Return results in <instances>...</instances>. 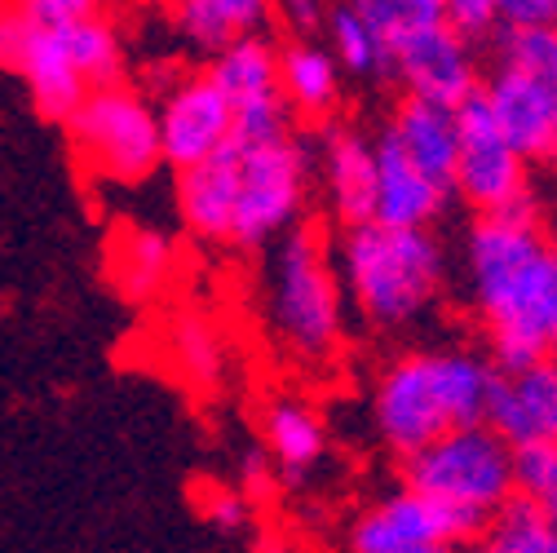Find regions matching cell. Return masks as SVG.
Here are the masks:
<instances>
[{"label": "cell", "instance_id": "cell-11", "mask_svg": "<svg viewBox=\"0 0 557 553\" xmlns=\"http://www.w3.org/2000/svg\"><path fill=\"white\" fill-rule=\"evenodd\" d=\"M160 120V156L173 173H186L203 160L222 156L235 143V111L208 72L177 76L156 102Z\"/></svg>", "mask_w": 557, "mask_h": 553}, {"label": "cell", "instance_id": "cell-19", "mask_svg": "<svg viewBox=\"0 0 557 553\" xmlns=\"http://www.w3.org/2000/svg\"><path fill=\"white\" fill-rule=\"evenodd\" d=\"M177 239L156 226H124L107 244V280L128 306H147L169 293L177 274Z\"/></svg>", "mask_w": 557, "mask_h": 553}, {"label": "cell", "instance_id": "cell-13", "mask_svg": "<svg viewBox=\"0 0 557 553\" xmlns=\"http://www.w3.org/2000/svg\"><path fill=\"white\" fill-rule=\"evenodd\" d=\"M314 186L323 191V209L332 222L359 226L376 209V137L355 124H323L314 143Z\"/></svg>", "mask_w": 557, "mask_h": 553}, {"label": "cell", "instance_id": "cell-25", "mask_svg": "<svg viewBox=\"0 0 557 553\" xmlns=\"http://www.w3.org/2000/svg\"><path fill=\"white\" fill-rule=\"evenodd\" d=\"M58 36H62L66 58H72V66L81 72V81L89 89L124 81V36L107 14H94L85 23L62 27Z\"/></svg>", "mask_w": 557, "mask_h": 553}, {"label": "cell", "instance_id": "cell-34", "mask_svg": "<svg viewBox=\"0 0 557 553\" xmlns=\"http://www.w3.org/2000/svg\"><path fill=\"white\" fill-rule=\"evenodd\" d=\"M327 0H274V19L293 36H319L327 23Z\"/></svg>", "mask_w": 557, "mask_h": 553}, {"label": "cell", "instance_id": "cell-21", "mask_svg": "<svg viewBox=\"0 0 557 553\" xmlns=\"http://www.w3.org/2000/svg\"><path fill=\"white\" fill-rule=\"evenodd\" d=\"M385 133L403 147V156L416 169H425L438 186L451 191V182H456V156H460V128H456V111L451 107L421 102V98H403L394 107Z\"/></svg>", "mask_w": 557, "mask_h": 553}, {"label": "cell", "instance_id": "cell-8", "mask_svg": "<svg viewBox=\"0 0 557 553\" xmlns=\"http://www.w3.org/2000/svg\"><path fill=\"white\" fill-rule=\"evenodd\" d=\"M460 128V156H456V182L451 191L469 204L478 218L518 213L531 209V164L505 143L492 111L473 94L465 107H456Z\"/></svg>", "mask_w": 557, "mask_h": 553}, {"label": "cell", "instance_id": "cell-15", "mask_svg": "<svg viewBox=\"0 0 557 553\" xmlns=\"http://www.w3.org/2000/svg\"><path fill=\"white\" fill-rule=\"evenodd\" d=\"M482 421L509 447L557 443V364L540 359L522 372H496Z\"/></svg>", "mask_w": 557, "mask_h": 553}, {"label": "cell", "instance_id": "cell-24", "mask_svg": "<svg viewBox=\"0 0 557 553\" xmlns=\"http://www.w3.org/2000/svg\"><path fill=\"white\" fill-rule=\"evenodd\" d=\"M319 40L327 45V53L336 58V66L355 81H389V36L355 5V0H341L327 10V23L319 32Z\"/></svg>", "mask_w": 557, "mask_h": 553}, {"label": "cell", "instance_id": "cell-30", "mask_svg": "<svg viewBox=\"0 0 557 553\" xmlns=\"http://www.w3.org/2000/svg\"><path fill=\"white\" fill-rule=\"evenodd\" d=\"M195 509L203 523H213L222 531H239L252 518V501L244 496V488H231V482H208V488H199Z\"/></svg>", "mask_w": 557, "mask_h": 553}, {"label": "cell", "instance_id": "cell-23", "mask_svg": "<svg viewBox=\"0 0 557 553\" xmlns=\"http://www.w3.org/2000/svg\"><path fill=\"white\" fill-rule=\"evenodd\" d=\"M169 14L190 49L213 58L235 40L265 36L274 23V0H169Z\"/></svg>", "mask_w": 557, "mask_h": 553}, {"label": "cell", "instance_id": "cell-1", "mask_svg": "<svg viewBox=\"0 0 557 553\" xmlns=\"http://www.w3.org/2000/svg\"><path fill=\"white\" fill-rule=\"evenodd\" d=\"M465 288L496 372L548 359L557 336V239L540 226L535 204L473 218L465 231Z\"/></svg>", "mask_w": 557, "mask_h": 553}, {"label": "cell", "instance_id": "cell-7", "mask_svg": "<svg viewBox=\"0 0 557 553\" xmlns=\"http://www.w3.org/2000/svg\"><path fill=\"white\" fill-rule=\"evenodd\" d=\"M81 169L111 186H137L156 177L160 156V120L156 102L128 81L98 85L62 124Z\"/></svg>", "mask_w": 557, "mask_h": 553}, {"label": "cell", "instance_id": "cell-37", "mask_svg": "<svg viewBox=\"0 0 557 553\" xmlns=\"http://www.w3.org/2000/svg\"><path fill=\"white\" fill-rule=\"evenodd\" d=\"M548 359H553V364H557V336H553V345H548Z\"/></svg>", "mask_w": 557, "mask_h": 553}, {"label": "cell", "instance_id": "cell-38", "mask_svg": "<svg viewBox=\"0 0 557 553\" xmlns=\"http://www.w3.org/2000/svg\"><path fill=\"white\" fill-rule=\"evenodd\" d=\"M124 5H143V0H124Z\"/></svg>", "mask_w": 557, "mask_h": 553}, {"label": "cell", "instance_id": "cell-36", "mask_svg": "<svg viewBox=\"0 0 557 553\" xmlns=\"http://www.w3.org/2000/svg\"><path fill=\"white\" fill-rule=\"evenodd\" d=\"M553 98H557V85H553ZM553 160H557V124H553Z\"/></svg>", "mask_w": 557, "mask_h": 553}, {"label": "cell", "instance_id": "cell-5", "mask_svg": "<svg viewBox=\"0 0 557 553\" xmlns=\"http://www.w3.org/2000/svg\"><path fill=\"white\" fill-rule=\"evenodd\" d=\"M231 173V231L226 248H270L301 226L314 195V143L288 128L274 137H235L222 151Z\"/></svg>", "mask_w": 557, "mask_h": 553}, {"label": "cell", "instance_id": "cell-16", "mask_svg": "<svg viewBox=\"0 0 557 553\" xmlns=\"http://www.w3.org/2000/svg\"><path fill=\"white\" fill-rule=\"evenodd\" d=\"M456 195L438 186L425 169H416L403 147L381 128L376 133V209L372 222L398 226V231H434V222L447 213Z\"/></svg>", "mask_w": 557, "mask_h": 553}, {"label": "cell", "instance_id": "cell-2", "mask_svg": "<svg viewBox=\"0 0 557 553\" xmlns=\"http://www.w3.org/2000/svg\"><path fill=\"white\" fill-rule=\"evenodd\" d=\"M496 368L469 345H421L381 368L372 381L368 417L376 439L398 456H416L434 439L478 426L486 417Z\"/></svg>", "mask_w": 557, "mask_h": 553}, {"label": "cell", "instance_id": "cell-14", "mask_svg": "<svg viewBox=\"0 0 557 553\" xmlns=\"http://www.w3.org/2000/svg\"><path fill=\"white\" fill-rule=\"evenodd\" d=\"M478 98H482L486 111H492L496 128L505 133V143L527 164L553 160V124H557L553 85H544V81H535L527 72H513V66L496 62L492 72L482 76Z\"/></svg>", "mask_w": 557, "mask_h": 553}, {"label": "cell", "instance_id": "cell-33", "mask_svg": "<svg viewBox=\"0 0 557 553\" xmlns=\"http://www.w3.org/2000/svg\"><path fill=\"white\" fill-rule=\"evenodd\" d=\"M500 32H557V0H496Z\"/></svg>", "mask_w": 557, "mask_h": 553}, {"label": "cell", "instance_id": "cell-12", "mask_svg": "<svg viewBox=\"0 0 557 553\" xmlns=\"http://www.w3.org/2000/svg\"><path fill=\"white\" fill-rule=\"evenodd\" d=\"M203 72L235 111V137H274L293 128V115L278 98V45L270 36L226 45L208 58Z\"/></svg>", "mask_w": 557, "mask_h": 553}, {"label": "cell", "instance_id": "cell-35", "mask_svg": "<svg viewBox=\"0 0 557 553\" xmlns=\"http://www.w3.org/2000/svg\"><path fill=\"white\" fill-rule=\"evenodd\" d=\"M278 488V474H274V465L265 460V452H252L248 460H244V496L257 505L261 496H270Z\"/></svg>", "mask_w": 557, "mask_h": 553}, {"label": "cell", "instance_id": "cell-10", "mask_svg": "<svg viewBox=\"0 0 557 553\" xmlns=\"http://www.w3.org/2000/svg\"><path fill=\"white\" fill-rule=\"evenodd\" d=\"M389 81L403 85V98H421L438 107H465L478 85V53L465 36H456L447 23H421L403 27L389 45Z\"/></svg>", "mask_w": 557, "mask_h": 553}, {"label": "cell", "instance_id": "cell-20", "mask_svg": "<svg viewBox=\"0 0 557 553\" xmlns=\"http://www.w3.org/2000/svg\"><path fill=\"white\" fill-rule=\"evenodd\" d=\"M10 72L23 76L32 107L45 120H53V124L72 120V111L89 94V85L81 81V72L72 66V58H66V49H62V36L58 32H45V27H32L27 32V40H23V49H18Z\"/></svg>", "mask_w": 557, "mask_h": 553}, {"label": "cell", "instance_id": "cell-32", "mask_svg": "<svg viewBox=\"0 0 557 553\" xmlns=\"http://www.w3.org/2000/svg\"><path fill=\"white\" fill-rule=\"evenodd\" d=\"M443 23L465 36L469 45L486 40L500 32V14H496V0H443Z\"/></svg>", "mask_w": 557, "mask_h": 553}, {"label": "cell", "instance_id": "cell-27", "mask_svg": "<svg viewBox=\"0 0 557 553\" xmlns=\"http://www.w3.org/2000/svg\"><path fill=\"white\" fill-rule=\"evenodd\" d=\"M513 488L548 518V527H557V443L513 447Z\"/></svg>", "mask_w": 557, "mask_h": 553}, {"label": "cell", "instance_id": "cell-31", "mask_svg": "<svg viewBox=\"0 0 557 553\" xmlns=\"http://www.w3.org/2000/svg\"><path fill=\"white\" fill-rule=\"evenodd\" d=\"M5 5H14L23 19H32L45 32H62L72 23L94 19V14H107L102 0H5Z\"/></svg>", "mask_w": 557, "mask_h": 553}, {"label": "cell", "instance_id": "cell-22", "mask_svg": "<svg viewBox=\"0 0 557 553\" xmlns=\"http://www.w3.org/2000/svg\"><path fill=\"white\" fill-rule=\"evenodd\" d=\"M164 351H169V368L177 372V381L195 394H218L226 385L231 372V341L222 332V323L203 310H177L169 319L164 332Z\"/></svg>", "mask_w": 557, "mask_h": 553}, {"label": "cell", "instance_id": "cell-3", "mask_svg": "<svg viewBox=\"0 0 557 553\" xmlns=\"http://www.w3.org/2000/svg\"><path fill=\"white\" fill-rule=\"evenodd\" d=\"M345 284L332 239L319 226H297L274 239L261 266V319L278 355L301 368H327L345 345Z\"/></svg>", "mask_w": 557, "mask_h": 553}, {"label": "cell", "instance_id": "cell-18", "mask_svg": "<svg viewBox=\"0 0 557 553\" xmlns=\"http://www.w3.org/2000/svg\"><path fill=\"white\" fill-rule=\"evenodd\" d=\"M278 98L293 120L332 124L345 98V72L319 36H293L278 45Z\"/></svg>", "mask_w": 557, "mask_h": 553}, {"label": "cell", "instance_id": "cell-4", "mask_svg": "<svg viewBox=\"0 0 557 553\" xmlns=\"http://www.w3.org/2000/svg\"><path fill=\"white\" fill-rule=\"evenodd\" d=\"M332 253L345 284V302L376 332L416 328L443 297L447 248L434 231L359 222L336 235Z\"/></svg>", "mask_w": 557, "mask_h": 553}, {"label": "cell", "instance_id": "cell-26", "mask_svg": "<svg viewBox=\"0 0 557 553\" xmlns=\"http://www.w3.org/2000/svg\"><path fill=\"white\" fill-rule=\"evenodd\" d=\"M473 553H557V527H548V518L535 505L513 496L509 509H500L482 527Z\"/></svg>", "mask_w": 557, "mask_h": 553}, {"label": "cell", "instance_id": "cell-9", "mask_svg": "<svg viewBox=\"0 0 557 553\" xmlns=\"http://www.w3.org/2000/svg\"><path fill=\"white\" fill-rule=\"evenodd\" d=\"M482 527H473L465 514L398 488L376 496L345 536L350 553H456V544H473Z\"/></svg>", "mask_w": 557, "mask_h": 553}, {"label": "cell", "instance_id": "cell-17", "mask_svg": "<svg viewBox=\"0 0 557 553\" xmlns=\"http://www.w3.org/2000/svg\"><path fill=\"white\" fill-rule=\"evenodd\" d=\"M257 434L278 482H306L327 460V426L319 417V407L297 394L265 398L257 417Z\"/></svg>", "mask_w": 557, "mask_h": 553}, {"label": "cell", "instance_id": "cell-6", "mask_svg": "<svg viewBox=\"0 0 557 553\" xmlns=\"http://www.w3.org/2000/svg\"><path fill=\"white\" fill-rule=\"evenodd\" d=\"M403 488L465 514L473 527H486L518 496L513 447L486 421L451 430L403 460Z\"/></svg>", "mask_w": 557, "mask_h": 553}, {"label": "cell", "instance_id": "cell-29", "mask_svg": "<svg viewBox=\"0 0 557 553\" xmlns=\"http://www.w3.org/2000/svg\"><path fill=\"white\" fill-rule=\"evenodd\" d=\"M355 5L389 36L403 32V27H421V23H443V0H355Z\"/></svg>", "mask_w": 557, "mask_h": 553}, {"label": "cell", "instance_id": "cell-28", "mask_svg": "<svg viewBox=\"0 0 557 553\" xmlns=\"http://www.w3.org/2000/svg\"><path fill=\"white\" fill-rule=\"evenodd\" d=\"M500 62L557 85V32H500Z\"/></svg>", "mask_w": 557, "mask_h": 553}]
</instances>
